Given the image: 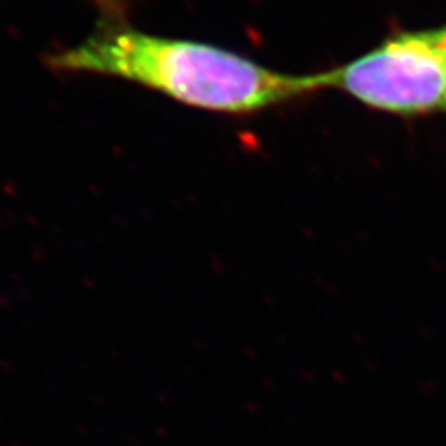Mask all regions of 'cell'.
<instances>
[{
  "label": "cell",
  "mask_w": 446,
  "mask_h": 446,
  "mask_svg": "<svg viewBox=\"0 0 446 446\" xmlns=\"http://www.w3.org/2000/svg\"><path fill=\"white\" fill-rule=\"evenodd\" d=\"M56 73L97 74L197 110L251 116L330 90V73L292 74L212 43L154 36L102 19L73 47L45 56Z\"/></svg>",
  "instance_id": "obj_1"
},
{
  "label": "cell",
  "mask_w": 446,
  "mask_h": 446,
  "mask_svg": "<svg viewBox=\"0 0 446 446\" xmlns=\"http://www.w3.org/2000/svg\"><path fill=\"white\" fill-rule=\"evenodd\" d=\"M330 73L339 90L393 116H446V22L400 30Z\"/></svg>",
  "instance_id": "obj_2"
}]
</instances>
